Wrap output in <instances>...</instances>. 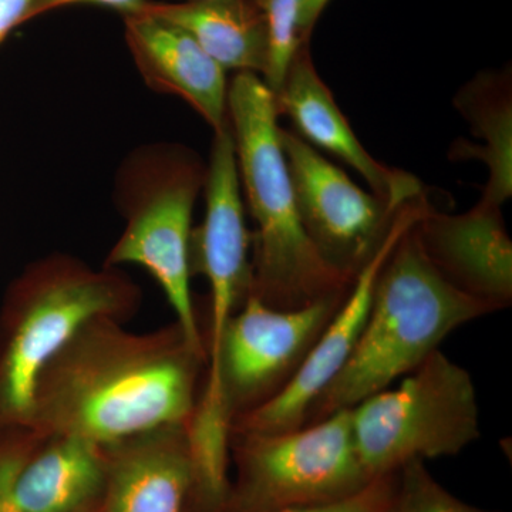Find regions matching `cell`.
<instances>
[{
    "label": "cell",
    "mask_w": 512,
    "mask_h": 512,
    "mask_svg": "<svg viewBox=\"0 0 512 512\" xmlns=\"http://www.w3.org/2000/svg\"><path fill=\"white\" fill-rule=\"evenodd\" d=\"M207 359L177 322L131 333L120 320H87L47 363L30 429L110 446L146 431L188 426Z\"/></svg>",
    "instance_id": "cell-1"
},
{
    "label": "cell",
    "mask_w": 512,
    "mask_h": 512,
    "mask_svg": "<svg viewBox=\"0 0 512 512\" xmlns=\"http://www.w3.org/2000/svg\"><path fill=\"white\" fill-rule=\"evenodd\" d=\"M275 96L254 73L228 84V119L256 232L252 234L251 295L278 309L348 295L356 276L320 254L303 227L279 141Z\"/></svg>",
    "instance_id": "cell-2"
},
{
    "label": "cell",
    "mask_w": 512,
    "mask_h": 512,
    "mask_svg": "<svg viewBox=\"0 0 512 512\" xmlns=\"http://www.w3.org/2000/svg\"><path fill=\"white\" fill-rule=\"evenodd\" d=\"M416 222L377 276L369 316L348 363L320 394L306 420L352 409L389 389L439 350L454 330L498 311L441 274L421 245Z\"/></svg>",
    "instance_id": "cell-3"
},
{
    "label": "cell",
    "mask_w": 512,
    "mask_h": 512,
    "mask_svg": "<svg viewBox=\"0 0 512 512\" xmlns=\"http://www.w3.org/2000/svg\"><path fill=\"white\" fill-rule=\"evenodd\" d=\"M140 303L136 282L116 268L59 252L29 265L0 325V431L30 429L37 379L80 326L97 316L123 322Z\"/></svg>",
    "instance_id": "cell-4"
},
{
    "label": "cell",
    "mask_w": 512,
    "mask_h": 512,
    "mask_svg": "<svg viewBox=\"0 0 512 512\" xmlns=\"http://www.w3.org/2000/svg\"><path fill=\"white\" fill-rule=\"evenodd\" d=\"M205 175L207 165L183 144L154 143L131 151L114 183V201L126 227L104 268H146L167 296L188 343L207 359L188 264L192 211Z\"/></svg>",
    "instance_id": "cell-5"
},
{
    "label": "cell",
    "mask_w": 512,
    "mask_h": 512,
    "mask_svg": "<svg viewBox=\"0 0 512 512\" xmlns=\"http://www.w3.org/2000/svg\"><path fill=\"white\" fill-rule=\"evenodd\" d=\"M352 426L370 480L412 461L456 456L481 434L473 377L436 350L399 387L352 407Z\"/></svg>",
    "instance_id": "cell-6"
},
{
    "label": "cell",
    "mask_w": 512,
    "mask_h": 512,
    "mask_svg": "<svg viewBox=\"0 0 512 512\" xmlns=\"http://www.w3.org/2000/svg\"><path fill=\"white\" fill-rule=\"evenodd\" d=\"M231 444L241 468L239 512L332 503L372 481L357 454L352 409L282 433H231Z\"/></svg>",
    "instance_id": "cell-7"
},
{
    "label": "cell",
    "mask_w": 512,
    "mask_h": 512,
    "mask_svg": "<svg viewBox=\"0 0 512 512\" xmlns=\"http://www.w3.org/2000/svg\"><path fill=\"white\" fill-rule=\"evenodd\" d=\"M279 141L303 227L330 264L356 276L406 204L363 191L295 131L279 128Z\"/></svg>",
    "instance_id": "cell-8"
},
{
    "label": "cell",
    "mask_w": 512,
    "mask_h": 512,
    "mask_svg": "<svg viewBox=\"0 0 512 512\" xmlns=\"http://www.w3.org/2000/svg\"><path fill=\"white\" fill-rule=\"evenodd\" d=\"M427 202L426 194H423L397 212L392 227L357 272L348 295L319 333L298 369L269 399L235 417L231 433H282L303 426L320 394L328 389L348 363L365 328L377 276L404 232L420 217Z\"/></svg>",
    "instance_id": "cell-9"
},
{
    "label": "cell",
    "mask_w": 512,
    "mask_h": 512,
    "mask_svg": "<svg viewBox=\"0 0 512 512\" xmlns=\"http://www.w3.org/2000/svg\"><path fill=\"white\" fill-rule=\"evenodd\" d=\"M204 190V221L192 228L188 264L191 276H204L210 285L205 365L211 372L217 365L229 320L247 301L252 288V234L245 222L237 151L229 123L214 133Z\"/></svg>",
    "instance_id": "cell-10"
},
{
    "label": "cell",
    "mask_w": 512,
    "mask_h": 512,
    "mask_svg": "<svg viewBox=\"0 0 512 512\" xmlns=\"http://www.w3.org/2000/svg\"><path fill=\"white\" fill-rule=\"evenodd\" d=\"M0 503L19 512L99 511L107 480L103 446L33 429L0 434Z\"/></svg>",
    "instance_id": "cell-11"
},
{
    "label": "cell",
    "mask_w": 512,
    "mask_h": 512,
    "mask_svg": "<svg viewBox=\"0 0 512 512\" xmlns=\"http://www.w3.org/2000/svg\"><path fill=\"white\" fill-rule=\"evenodd\" d=\"M274 96L279 116L284 114L292 121L295 133L302 140L352 167L362 175L373 194L397 207L424 194L420 181L412 174L386 167L367 153L319 76L311 55V42L298 47Z\"/></svg>",
    "instance_id": "cell-12"
},
{
    "label": "cell",
    "mask_w": 512,
    "mask_h": 512,
    "mask_svg": "<svg viewBox=\"0 0 512 512\" xmlns=\"http://www.w3.org/2000/svg\"><path fill=\"white\" fill-rule=\"evenodd\" d=\"M421 245L437 269L461 291L497 309L512 301V242L501 207L483 200L460 215L427 204L416 222Z\"/></svg>",
    "instance_id": "cell-13"
},
{
    "label": "cell",
    "mask_w": 512,
    "mask_h": 512,
    "mask_svg": "<svg viewBox=\"0 0 512 512\" xmlns=\"http://www.w3.org/2000/svg\"><path fill=\"white\" fill-rule=\"evenodd\" d=\"M128 49L154 92L181 97L214 130L228 126L227 72L183 28L143 12L124 16Z\"/></svg>",
    "instance_id": "cell-14"
},
{
    "label": "cell",
    "mask_w": 512,
    "mask_h": 512,
    "mask_svg": "<svg viewBox=\"0 0 512 512\" xmlns=\"http://www.w3.org/2000/svg\"><path fill=\"white\" fill-rule=\"evenodd\" d=\"M104 450L106 490L97 512H184L195 487L188 426L146 431Z\"/></svg>",
    "instance_id": "cell-15"
},
{
    "label": "cell",
    "mask_w": 512,
    "mask_h": 512,
    "mask_svg": "<svg viewBox=\"0 0 512 512\" xmlns=\"http://www.w3.org/2000/svg\"><path fill=\"white\" fill-rule=\"evenodd\" d=\"M143 12L180 26L225 72L264 77L269 63L268 28L254 0L148 2Z\"/></svg>",
    "instance_id": "cell-16"
},
{
    "label": "cell",
    "mask_w": 512,
    "mask_h": 512,
    "mask_svg": "<svg viewBox=\"0 0 512 512\" xmlns=\"http://www.w3.org/2000/svg\"><path fill=\"white\" fill-rule=\"evenodd\" d=\"M454 106L483 144L457 140L448 157L453 161L478 160L490 170L481 200L501 205L512 195V76L511 67L483 70L464 84Z\"/></svg>",
    "instance_id": "cell-17"
},
{
    "label": "cell",
    "mask_w": 512,
    "mask_h": 512,
    "mask_svg": "<svg viewBox=\"0 0 512 512\" xmlns=\"http://www.w3.org/2000/svg\"><path fill=\"white\" fill-rule=\"evenodd\" d=\"M264 15L269 36V63L262 77L268 89L276 93L284 82L289 63L302 45L299 13L302 0H254Z\"/></svg>",
    "instance_id": "cell-18"
},
{
    "label": "cell",
    "mask_w": 512,
    "mask_h": 512,
    "mask_svg": "<svg viewBox=\"0 0 512 512\" xmlns=\"http://www.w3.org/2000/svg\"><path fill=\"white\" fill-rule=\"evenodd\" d=\"M396 495L390 512H484L458 500L416 460L400 468Z\"/></svg>",
    "instance_id": "cell-19"
},
{
    "label": "cell",
    "mask_w": 512,
    "mask_h": 512,
    "mask_svg": "<svg viewBox=\"0 0 512 512\" xmlns=\"http://www.w3.org/2000/svg\"><path fill=\"white\" fill-rule=\"evenodd\" d=\"M397 473L373 478L362 490L332 503L261 512H390L396 495Z\"/></svg>",
    "instance_id": "cell-20"
},
{
    "label": "cell",
    "mask_w": 512,
    "mask_h": 512,
    "mask_svg": "<svg viewBox=\"0 0 512 512\" xmlns=\"http://www.w3.org/2000/svg\"><path fill=\"white\" fill-rule=\"evenodd\" d=\"M148 2L150 0H33L25 22L43 13L52 12L64 6L77 5V3H94V5L119 10L124 16L136 15L146 8Z\"/></svg>",
    "instance_id": "cell-21"
},
{
    "label": "cell",
    "mask_w": 512,
    "mask_h": 512,
    "mask_svg": "<svg viewBox=\"0 0 512 512\" xmlns=\"http://www.w3.org/2000/svg\"><path fill=\"white\" fill-rule=\"evenodd\" d=\"M33 0H0V43L16 26L25 23Z\"/></svg>",
    "instance_id": "cell-22"
},
{
    "label": "cell",
    "mask_w": 512,
    "mask_h": 512,
    "mask_svg": "<svg viewBox=\"0 0 512 512\" xmlns=\"http://www.w3.org/2000/svg\"><path fill=\"white\" fill-rule=\"evenodd\" d=\"M330 0H302L299 13V35L302 42H311L313 30Z\"/></svg>",
    "instance_id": "cell-23"
},
{
    "label": "cell",
    "mask_w": 512,
    "mask_h": 512,
    "mask_svg": "<svg viewBox=\"0 0 512 512\" xmlns=\"http://www.w3.org/2000/svg\"><path fill=\"white\" fill-rule=\"evenodd\" d=\"M0 512H19L15 507L6 503H0Z\"/></svg>",
    "instance_id": "cell-24"
},
{
    "label": "cell",
    "mask_w": 512,
    "mask_h": 512,
    "mask_svg": "<svg viewBox=\"0 0 512 512\" xmlns=\"http://www.w3.org/2000/svg\"><path fill=\"white\" fill-rule=\"evenodd\" d=\"M185 2H194V0H185Z\"/></svg>",
    "instance_id": "cell-25"
}]
</instances>
